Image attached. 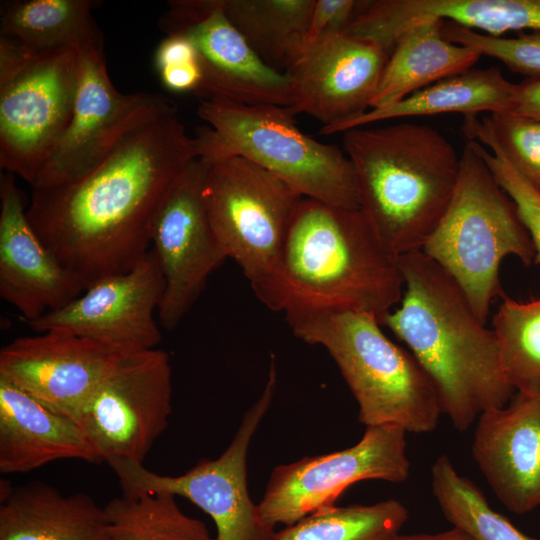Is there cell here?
<instances>
[{
	"label": "cell",
	"mask_w": 540,
	"mask_h": 540,
	"mask_svg": "<svg viewBox=\"0 0 540 540\" xmlns=\"http://www.w3.org/2000/svg\"><path fill=\"white\" fill-rule=\"evenodd\" d=\"M388 59L378 45L345 32L321 36L287 72L293 104L286 108L320 121V133L330 135L370 109Z\"/></svg>",
	"instance_id": "cell-18"
},
{
	"label": "cell",
	"mask_w": 540,
	"mask_h": 540,
	"mask_svg": "<svg viewBox=\"0 0 540 540\" xmlns=\"http://www.w3.org/2000/svg\"><path fill=\"white\" fill-rule=\"evenodd\" d=\"M172 394L168 353L133 350L104 379L76 423L110 467L143 465L168 426Z\"/></svg>",
	"instance_id": "cell-12"
},
{
	"label": "cell",
	"mask_w": 540,
	"mask_h": 540,
	"mask_svg": "<svg viewBox=\"0 0 540 540\" xmlns=\"http://www.w3.org/2000/svg\"><path fill=\"white\" fill-rule=\"evenodd\" d=\"M226 16L255 53L287 73L308 44L315 0H222Z\"/></svg>",
	"instance_id": "cell-26"
},
{
	"label": "cell",
	"mask_w": 540,
	"mask_h": 540,
	"mask_svg": "<svg viewBox=\"0 0 540 540\" xmlns=\"http://www.w3.org/2000/svg\"><path fill=\"white\" fill-rule=\"evenodd\" d=\"M277 384L272 357L268 379L258 400L246 411L226 450L216 459H202L179 476L160 475L133 463L111 466L122 495L168 492L182 496L207 513L215 523V540H272L275 533L262 524L249 495L246 459L249 444L269 409Z\"/></svg>",
	"instance_id": "cell-10"
},
{
	"label": "cell",
	"mask_w": 540,
	"mask_h": 540,
	"mask_svg": "<svg viewBox=\"0 0 540 540\" xmlns=\"http://www.w3.org/2000/svg\"><path fill=\"white\" fill-rule=\"evenodd\" d=\"M406 432L392 425L366 427L360 441L344 450L276 466L257 504L263 525H292L336 500L354 483L408 479Z\"/></svg>",
	"instance_id": "cell-11"
},
{
	"label": "cell",
	"mask_w": 540,
	"mask_h": 540,
	"mask_svg": "<svg viewBox=\"0 0 540 540\" xmlns=\"http://www.w3.org/2000/svg\"><path fill=\"white\" fill-rule=\"evenodd\" d=\"M79 83L71 120L52 149L32 189L76 181L147 124L177 113L162 94L118 91L107 71L103 47L79 49Z\"/></svg>",
	"instance_id": "cell-9"
},
{
	"label": "cell",
	"mask_w": 540,
	"mask_h": 540,
	"mask_svg": "<svg viewBox=\"0 0 540 540\" xmlns=\"http://www.w3.org/2000/svg\"><path fill=\"white\" fill-rule=\"evenodd\" d=\"M502 299L492 321L502 370L515 392L540 396V297Z\"/></svg>",
	"instance_id": "cell-30"
},
{
	"label": "cell",
	"mask_w": 540,
	"mask_h": 540,
	"mask_svg": "<svg viewBox=\"0 0 540 540\" xmlns=\"http://www.w3.org/2000/svg\"><path fill=\"white\" fill-rule=\"evenodd\" d=\"M194 140L212 163L244 157L273 173L304 198L360 208L358 181L343 149L303 133L286 107L200 100Z\"/></svg>",
	"instance_id": "cell-6"
},
{
	"label": "cell",
	"mask_w": 540,
	"mask_h": 540,
	"mask_svg": "<svg viewBox=\"0 0 540 540\" xmlns=\"http://www.w3.org/2000/svg\"><path fill=\"white\" fill-rule=\"evenodd\" d=\"M113 540H215L168 492L121 495L104 505Z\"/></svg>",
	"instance_id": "cell-28"
},
{
	"label": "cell",
	"mask_w": 540,
	"mask_h": 540,
	"mask_svg": "<svg viewBox=\"0 0 540 540\" xmlns=\"http://www.w3.org/2000/svg\"><path fill=\"white\" fill-rule=\"evenodd\" d=\"M158 21L167 35H182L195 47L202 73L196 96L246 105L290 107L287 73L266 64L225 14L222 0H171Z\"/></svg>",
	"instance_id": "cell-14"
},
{
	"label": "cell",
	"mask_w": 540,
	"mask_h": 540,
	"mask_svg": "<svg viewBox=\"0 0 540 540\" xmlns=\"http://www.w3.org/2000/svg\"><path fill=\"white\" fill-rule=\"evenodd\" d=\"M0 540H113L104 506L37 480L0 487Z\"/></svg>",
	"instance_id": "cell-23"
},
{
	"label": "cell",
	"mask_w": 540,
	"mask_h": 540,
	"mask_svg": "<svg viewBox=\"0 0 540 540\" xmlns=\"http://www.w3.org/2000/svg\"><path fill=\"white\" fill-rule=\"evenodd\" d=\"M431 489L447 521L476 540H535L493 510L481 489L461 475L447 455L432 465Z\"/></svg>",
	"instance_id": "cell-31"
},
{
	"label": "cell",
	"mask_w": 540,
	"mask_h": 540,
	"mask_svg": "<svg viewBox=\"0 0 540 540\" xmlns=\"http://www.w3.org/2000/svg\"><path fill=\"white\" fill-rule=\"evenodd\" d=\"M92 0H17L1 4L0 34L36 51L103 47Z\"/></svg>",
	"instance_id": "cell-27"
},
{
	"label": "cell",
	"mask_w": 540,
	"mask_h": 540,
	"mask_svg": "<svg viewBox=\"0 0 540 540\" xmlns=\"http://www.w3.org/2000/svg\"><path fill=\"white\" fill-rule=\"evenodd\" d=\"M164 278L149 252L130 270L101 278L67 305L25 324L36 333H63L131 350L157 348L156 321Z\"/></svg>",
	"instance_id": "cell-16"
},
{
	"label": "cell",
	"mask_w": 540,
	"mask_h": 540,
	"mask_svg": "<svg viewBox=\"0 0 540 540\" xmlns=\"http://www.w3.org/2000/svg\"><path fill=\"white\" fill-rule=\"evenodd\" d=\"M302 197L282 179L241 157L212 163L203 199L213 232L268 308L285 241Z\"/></svg>",
	"instance_id": "cell-8"
},
{
	"label": "cell",
	"mask_w": 540,
	"mask_h": 540,
	"mask_svg": "<svg viewBox=\"0 0 540 540\" xmlns=\"http://www.w3.org/2000/svg\"><path fill=\"white\" fill-rule=\"evenodd\" d=\"M509 113L540 122V77L515 84L512 108Z\"/></svg>",
	"instance_id": "cell-38"
},
{
	"label": "cell",
	"mask_w": 540,
	"mask_h": 540,
	"mask_svg": "<svg viewBox=\"0 0 540 540\" xmlns=\"http://www.w3.org/2000/svg\"><path fill=\"white\" fill-rule=\"evenodd\" d=\"M444 36L455 43L474 48L479 54L495 58L510 70L530 78L540 77V33H521L516 37L491 36L444 22Z\"/></svg>",
	"instance_id": "cell-33"
},
{
	"label": "cell",
	"mask_w": 540,
	"mask_h": 540,
	"mask_svg": "<svg viewBox=\"0 0 540 540\" xmlns=\"http://www.w3.org/2000/svg\"><path fill=\"white\" fill-rule=\"evenodd\" d=\"M361 2L315 0L309 25L308 43L327 34L345 32L356 17Z\"/></svg>",
	"instance_id": "cell-35"
},
{
	"label": "cell",
	"mask_w": 540,
	"mask_h": 540,
	"mask_svg": "<svg viewBox=\"0 0 540 540\" xmlns=\"http://www.w3.org/2000/svg\"><path fill=\"white\" fill-rule=\"evenodd\" d=\"M404 292L385 313V325L403 341L436 388L442 414L466 431L485 411L515 393L502 370L496 338L476 316L456 281L422 251L399 256Z\"/></svg>",
	"instance_id": "cell-2"
},
{
	"label": "cell",
	"mask_w": 540,
	"mask_h": 540,
	"mask_svg": "<svg viewBox=\"0 0 540 540\" xmlns=\"http://www.w3.org/2000/svg\"><path fill=\"white\" fill-rule=\"evenodd\" d=\"M429 20L497 37L521 30L540 33V0L362 1L345 33L370 41L390 55L407 30Z\"/></svg>",
	"instance_id": "cell-21"
},
{
	"label": "cell",
	"mask_w": 540,
	"mask_h": 540,
	"mask_svg": "<svg viewBox=\"0 0 540 540\" xmlns=\"http://www.w3.org/2000/svg\"><path fill=\"white\" fill-rule=\"evenodd\" d=\"M360 208L396 256L421 251L454 193L460 156L437 129L402 122L343 132Z\"/></svg>",
	"instance_id": "cell-4"
},
{
	"label": "cell",
	"mask_w": 540,
	"mask_h": 540,
	"mask_svg": "<svg viewBox=\"0 0 540 540\" xmlns=\"http://www.w3.org/2000/svg\"><path fill=\"white\" fill-rule=\"evenodd\" d=\"M474 142L495 178L515 204L535 248L534 263L540 264V194L512 167L497 148Z\"/></svg>",
	"instance_id": "cell-34"
},
{
	"label": "cell",
	"mask_w": 540,
	"mask_h": 540,
	"mask_svg": "<svg viewBox=\"0 0 540 540\" xmlns=\"http://www.w3.org/2000/svg\"><path fill=\"white\" fill-rule=\"evenodd\" d=\"M421 251L459 285L486 324L492 301L505 294L500 264L513 255L528 266L535 248L516 206L468 140L449 205Z\"/></svg>",
	"instance_id": "cell-7"
},
{
	"label": "cell",
	"mask_w": 540,
	"mask_h": 540,
	"mask_svg": "<svg viewBox=\"0 0 540 540\" xmlns=\"http://www.w3.org/2000/svg\"><path fill=\"white\" fill-rule=\"evenodd\" d=\"M62 459L104 462L75 421L0 379L1 473H26Z\"/></svg>",
	"instance_id": "cell-22"
},
{
	"label": "cell",
	"mask_w": 540,
	"mask_h": 540,
	"mask_svg": "<svg viewBox=\"0 0 540 540\" xmlns=\"http://www.w3.org/2000/svg\"><path fill=\"white\" fill-rule=\"evenodd\" d=\"M163 86L176 93L197 94L202 82L199 59L174 62L156 68Z\"/></svg>",
	"instance_id": "cell-36"
},
{
	"label": "cell",
	"mask_w": 540,
	"mask_h": 540,
	"mask_svg": "<svg viewBox=\"0 0 540 540\" xmlns=\"http://www.w3.org/2000/svg\"><path fill=\"white\" fill-rule=\"evenodd\" d=\"M131 349L44 332L17 338L0 351V379L75 422Z\"/></svg>",
	"instance_id": "cell-17"
},
{
	"label": "cell",
	"mask_w": 540,
	"mask_h": 540,
	"mask_svg": "<svg viewBox=\"0 0 540 540\" xmlns=\"http://www.w3.org/2000/svg\"><path fill=\"white\" fill-rule=\"evenodd\" d=\"M515 84L495 68L469 69L433 83L393 104L369 109L338 126L332 134L403 117L443 113L476 115L510 112Z\"/></svg>",
	"instance_id": "cell-25"
},
{
	"label": "cell",
	"mask_w": 540,
	"mask_h": 540,
	"mask_svg": "<svg viewBox=\"0 0 540 540\" xmlns=\"http://www.w3.org/2000/svg\"><path fill=\"white\" fill-rule=\"evenodd\" d=\"M408 520L398 500L331 506L275 532L272 540H396Z\"/></svg>",
	"instance_id": "cell-29"
},
{
	"label": "cell",
	"mask_w": 540,
	"mask_h": 540,
	"mask_svg": "<svg viewBox=\"0 0 540 540\" xmlns=\"http://www.w3.org/2000/svg\"><path fill=\"white\" fill-rule=\"evenodd\" d=\"M198 156L177 113L163 116L130 135L82 178L32 189L28 220L87 288L130 270L149 252L164 199Z\"/></svg>",
	"instance_id": "cell-1"
},
{
	"label": "cell",
	"mask_w": 540,
	"mask_h": 540,
	"mask_svg": "<svg viewBox=\"0 0 540 540\" xmlns=\"http://www.w3.org/2000/svg\"><path fill=\"white\" fill-rule=\"evenodd\" d=\"M209 163L194 159L164 199L152 226L151 250L164 278L157 318L176 328L227 259L211 227L203 199Z\"/></svg>",
	"instance_id": "cell-15"
},
{
	"label": "cell",
	"mask_w": 540,
	"mask_h": 540,
	"mask_svg": "<svg viewBox=\"0 0 540 540\" xmlns=\"http://www.w3.org/2000/svg\"><path fill=\"white\" fill-rule=\"evenodd\" d=\"M284 313L297 338L328 351L366 427L392 425L406 433H429L437 427L442 410L433 381L410 351L383 333L376 315L320 307H293Z\"/></svg>",
	"instance_id": "cell-5"
},
{
	"label": "cell",
	"mask_w": 540,
	"mask_h": 540,
	"mask_svg": "<svg viewBox=\"0 0 540 540\" xmlns=\"http://www.w3.org/2000/svg\"><path fill=\"white\" fill-rule=\"evenodd\" d=\"M79 49L42 51L0 84V167L33 184L65 132L79 83Z\"/></svg>",
	"instance_id": "cell-13"
},
{
	"label": "cell",
	"mask_w": 540,
	"mask_h": 540,
	"mask_svg": "<svg viewBox=\"0 0 540 540\" xmlns=\"http://www.w3.org/2000/svg\"><path fill=\"white\" fill-rule=\"evenodd\" d=\"M472 456L491 490L515 514L540 506V396L515 392L477 419Z\"/></svg>",
	"instance_id": "cell-20"
},
{
	"label": "cell",
	"mask_w": 540,
	"mask_h": 540,
	"mask_svg": "<svg viewBox=\"0 0 540 540\" xmlns=\"http://www.w3.org/2000/svg\"><path fill=\"white\" fill-rule=\"evenodd\" d=\"M396 540H476L467 532L453 527L439 533L400 534Z\"/></svg>",
	"instance_id": "cell-39"
},
{
	"label": "cell",
	"mask_w": 540,
	"mask_h": 540,
	"mask_svg": "<svg viewBox=\"0 0 540 540\" xmlns=\"http://www.w3.org/2000/svg\"><path fill=\"white\" fill-rule=\"evenodd\" d=\"M468 140L497 148L512 167L540 194V122L513 113H493L479 120L466 115Z\"/></svg>",
	"instance_id": "cell-32"
},
{
	"label": "cell",
	"mask_w": 540,
	"mask_h": 540,
	"mask_svg": "<svg viewBox=\"0 0 540 540\" xmlns=\"http://www.w3.org/2000/svg\"><path fill=\"white\" fill-rule=\"evenodd\" d=\"M444 21L429 20L407 30L389 55L370 109L387 106L445 78L465 72L481 55L448 40Z\"/></svg>",
	"instance_id": "cell-24"
},
{
	"label": "cell",
	"mask_w": 540,
	"mask_h": 540,
	"mask_svg": "<svg viewBox=\"0 0 540 540\" xmlns=\"http://www.w3.org/2000/svg\"><path fill=\"white\" fill-rule=\"evenodd\" d=\"M40 52L11 35L0 34V84L26 68Z\"/></svg>",
	"instance_id": "cell-37"
},
{
	"label": "cell",
	"mask_w": 540,
	"mask_h": 540,
	"mask_svg": "<svg viewBox=\"0 0 540 540\" xmlns=\"http://www.w3.org/2000/svg\"><path fill=\"white\" fill-rule=\"evenodd\" d=\"M86 286L67 270L30 224L14 175L0 179V296L24 322L55 311Z\"/></svg>",
	"instance_id": "cell-19"
},
{
	"label": "cell",
	"mask_w": 540,
	"mask_h": 540,
	"mask_svg": "<svg viewBox=\"0 0 540 540\" xmlns=\"http://www.w3.org/2000/svg\"><path fill=\"white\" fill-rule=\"evenodd\" d=\"M399 257L361 208L303 198L290 226L269 309L350 308L380 319L403 294Z\"/></svg>",
	"instance_id": "cell-3"
}]
</instances>
